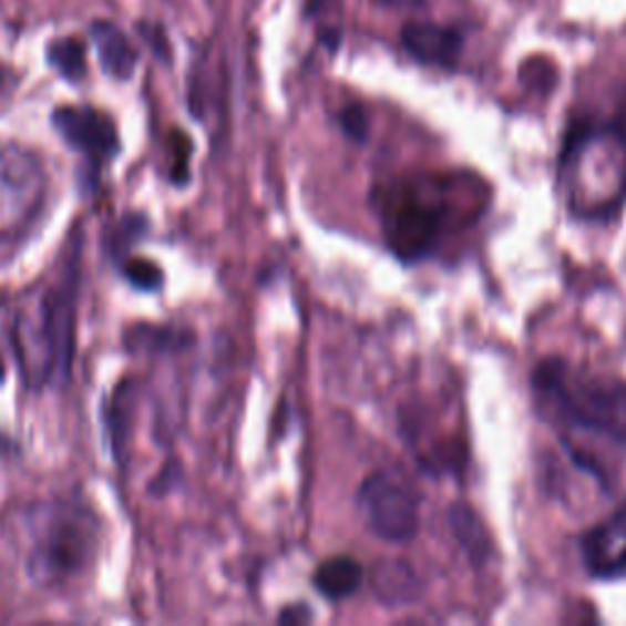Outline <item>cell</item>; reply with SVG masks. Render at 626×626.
<instances>
[{
	"instance_id": "6da1fadb",
	"label": "cell",
	"mask_w": 626,
	"mask_h": 626,
	"mask_svg": "<svg viewBox=\"0 0 626 626\" xmlns=\"http://www.w3.org/2000/svg\"><path fill=\"white\" fill-rule=\"evenodd\" d=\"M374 208L387 247L404 263L433 255L451 230L480 216V182L472 176H411L377 188Z\"/></svg>"
},
{
	"instance_id": "7a4b0ae2",
	"label": "cell",
	"mask_w": 626,
	"mask_h": 626,
	"mask_svg": "<svg viewBox=\"0 0 626 626\" xmlns=\"http://www.w3.org/2000/svg\"><path fill=\"white\" fill-rule=\"evenodd\" d=\"M81 245L74 233L57 271L40 291L22 301L16 316V350L20 370L32 389L59 387L69 380L76 348V311L81 285Z\"/></svg>"
},
{
	"instance_id": "3957f363",
	"label": "cell",
	"mask_w": 626,
	"mask_h": 626,
	"mask_svg": "<svg viewBox=\"0 0 626 626\" xmlns=\"http://www.w3.org/2000/svg\"><path fill=\"white\" fill-rule=\"evenodd\" d=\"M101 516L81 497L32 504L22 514L25 571L40 587H69L99 558Z\"/></svg>"
},
{
	"instance_id": "277c9868",
	"label": "cell",
	"mask_w": 626,
	"mask_h": 626,
	"mask_svg": "<svg viewBox=\"0 0 626 626\" xmlns=\"http://www.w3.org/2000/svg\"><path fill=\"white\" fill-rule=\"evenodd\" d=\"M534 394L563 429L599 435L626 448V382L577 370L561 358L534 370Z\"/></svg>"
},
{
	"instance_id": "5b68a950",
	"label": "cell",
	"mask_w": 626,
	"mask_h": 626,
	"mask_svg": "<svg viewBox=\"0 0 626 626\" xmlns=\"http://www.w3.org/2000/svg\"><path fill=\"white\" fill-rule=\"evenodd\" d=\"M561 186L577 218L605 220L626 201V155L607 125L577 121L561 150Z\"/></svg>"
},
{
	"instance_id": "8992f818",
	"label": "cell",
	"mask_w": 626,
	"mask_h": 626,
	"mask_svg": "<svg viewBox=\"0 0 626 626\" xmlns=\"http://www.w3.org/2000/svg\"><path fill=\"white\" fill-rule=\"evenodd\" d=\"M50 201V172L38 152L0 143V257H13L38 230Z\"/></svg>"
},
{
	"instance_id": "52a82bcc",
	"label": "cell",
	"mask_w": 626,
	"mask_h": 626,
	"mask_svg": "<svg viewBox=\"0 0 626 626\" xmlns=\"http://www.w3.org/2000/svg\"><path fill=\"white\" fill-rule=\"evenodd\" d=\"M358 510L374 536L407 543L419 534L421 497L417 484L399 470H377L358 488Z\"/></svg>"
},
{
	"instance_id": "ba28073f",
	"label": "cell",
	"mask_w": 626,
	"mask_h": 626,
	"mask_svg": "<svg viewBox=\"0 0 626 626\" xmlns=\"http://www.w3.org/2000/svg\"><path fill=\"white\" fill-rule=\"evenodd\" d=\"M52 125L64 137V143L84 157L93 182L99 179L105 164L121 152V137H117L113 117L91 105H62L52 113Z\"/></svg>"
},
{
	"instance_id": "9c48e42d",
	"label": "cell",
	"mask_w": 626,
	"mask_h": 626,
	"mask_svg": "<svg viewBox=\"0 0 626 626\" xmlns=\"http://www.w3.org/2000/svg\"><path fill=\"white\" fill-rule=\"evenodd\" d=\"M581 558L585 571L597 581L626 577V502L585 531L581 538Z\"/></svg>"
},
{
	"instance_id": "30bf717a",
	"label": "cell",
	"mask_w": 626,
	"mask_h": 626,
	"mask_svg": "<svg viewBox=\"0 0 626 626\" xmlns=\"http://www.w3.org/2000/svg\"><path fill=\"white\" fill-rule=\"evenodd\" d=\"M401 44L421 64L453 69L463 50V34L435 22H407L401 28Z\"/></svg>"
},
{
	"instance_id": "8fae6325",
	"label": "cell",
	"mask_w": 626,
	"mask_h": 626,
	"mask_svg": "<svg viewBox=\"0 0 626 626\" xmlns=\"http://www.w3.org/2000/svg\"><path fill=\"white\" fill-rule=\"evenodd\" d=\"M421 587V577L407 561L384 558L377 561L370 571L372 597L384 607L409 605V602L419 599Z\"/></svg>"
},
{
	"instance_id": "7c38bea8",
	"label": "cell",
	"mask_w": 626,
	"mask_h": 626,
	"mask_svg": "<svg viewBox=\"0 0 626 626\" xmlns=\"http://www.w3.org/2000/svg\"><path fill=\"white\" fill-rule=\"evenodd\" d=\"M91 38L96 44L103 72L113 79H130L137 66V52L125 32L109 20H99L91 25Z\"/></svg>"
},
{
	"instance_id": "4fadbf2b",
	"label": "cell",
	"mask_w": 626,
	"mask_h": 626,
	"mask_svg": "<svg viewBox=\"0 0 626 626\" xmlns=\"http://www.w3.org/2000/svg\"><path fill=\"white\" fill-rule=\"evenodd\" d=\"M365 581V568L350 555H333L324 561L314 573V587L318 595H324L330 602L348 599L360 589Z\"/></svg>"
},
{
	"instance_id": "5bb4252c",
	"label": "cell",
	"mask_w": 626,
	"mask_h": 626,
	"mask_svg": "<svg viewBox=\"0 0 626 626\" xmlns=\"http://www.w3.org/2000/svg\"><path fill=\"white\" fill-rule=\"evenodd\" d=\"M448 522H451L453 536L458 538L460 546L465 548L475 563H482L492 553V541L488 528L482 526L480 516L470 510L468 504H453L451 514H448Z\"/></svg>"
},
{
	"instance_id": "9a60e30c",
	"label": "cell",
	"mask_w": 626,
	"mask_h": 626,
	"mask_svg": "<svg viewBox=\"0 0 626 626\" xmlns=\"http://www.w3.org/2000/svg\"><path fill=\"white\" fill-rule=\"evenodd\" d=\"M47 62L66 81H81L86 76V44L79 38H62L47 47Z\"/></svg>"
},
{
	"instance_id": "2e32d148",
	"label": "cell",
	"mask_w": 626,
	"mask_h": 626,
	"mask_svg": "<svg viewBox=\"0 0 626 626\" xmlns=\"http://www.w3.org/2000/svg\"><path fill=\"white\" fill-rule=\"evenodd\" d=\"M123 277L140 291H157L162 287V269L143 257H133L123 263Z\"/></svg>"
},
{
	"instance_id": "e0dca14e",
	"label": "cell",
	"mask_w": 626,
	"mask_h": 626,
	"mask_svg": "<svg viewBox=\"0 0 626 626\" xmlns=\"http://www.w3.org/2000/svg\"><path fill=\"white\" fill-rule=\"evenodd\" d=\"M338 125H340L342 133H346L352 140V143H358V145L368 143L370 117H368V111H365L362 105H358V103L346 105V109L338 113Z\"/></svg>"
},
{
	"instance_id": "ac0fdd59",
	"label": "cell",
	"mask_w": 626,
	"mask_h": 626,
	"mask_svg": "<svg viewBox=\"0 0 626 626\" xmlns=\"http://www.w3.org/2000/svg\"><path fill=\"white\" fill-rule=\"evenodd\" d=\"M137 30L143 34V40L152 47V52H155L162 62H170V42L164 28L157 25V22H137Z\"/></svg>"
},
{
	"instance_id": "d6986e66",
	"label": "cell",
	"mask_w": 626,
	"mask_h": 626,
	"mask_svg": "<svg viewBox=\"0 0 626 626\" xmlns=\"http://www.w3.org/2000/svg\"><path fill=\"white\" fill-rule=\"evenodd\" d=\"M607 130L612 133V137L617 140L619 147L624 150V155H626V93L617 105V113H614V117L607 123Z\"/></svg>"
},
{
	"instance_id": "ffe728a7",
	"label": "cell",
	"mask_w": 626,
	"mask_h": 626,
	"mask_svg": "<svg viewBox=\"0 0 626 626\" xmlns=\"http://www.w3.org/2000/svg\"><path fill=\"white\" fill-rule=\"evenodd\" d=\"M311 619H314V614L306 605H291L279 614L281 624H304V622H311Z\"/></svg>"
},
{
	"instance_id": "44dd1931",
	"label": "cell",
	"mask_w": 626,
	"mask_h": 626,
	"mask_svg": "<svg viewBox=\"0 0 626 626\" xmlns=\"http://www.w3.org/2000/svg\"><path fill=\"white\" fill-rule=\"evenodd\" d=\"M377 3H382L384 8H392V10H419L429 3V0H377Z\"/></svg>"
},
{
	"instance_id": "7402d4cb",
	"label": "cell",
	"mask_w": 626,
	"mask_h": 626,
	"mask_svg": "<svg viewBox=\"0 0 626 626\" xmlns=\"http://www.w3.org/2000/svg\"><path fill=\"white\" fill-rule=\"evenodd\" d=\"M3 79H6V69L3 64H0V86H3Z\"/></svg>"
}]
</instances>
